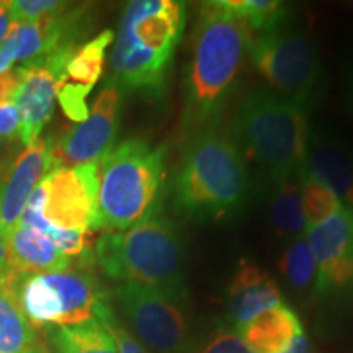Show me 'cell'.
Wrapping results in <instances>:
<instances>
[{"label":"cell","mask_w":353,"mask_h":353,"mask_svg":"<svg viewBox=\"0 0 353 353\" xmlns=\"http://www.w3.org/2000/svg\"><path fill=\"white\" fill-rule=\"evenodd\" d=\"M306 170L353 211V151L322 130L309 131Z\"/></svg>","instance_id":"15"},{"label":"cell","mask_w":353,"mask_h":353,"mask_svg":"<svg viewBox=\"0 0 353 353\" xmlns=\"http://www.w3.org/2000/svg\"><path fill=\"white\" fill-rule=\"evenodd\" d=\"M306 241L317 267V296L353 294V211L342 208L324 223L307 228Z\"/></svg>","instance_id":"12"},{"label":"cell","mask_w":353,"mask_h":353,"mask_svg":"<svg viewBox=\"0 0 353 353\" xmlns=\"http://www.w3.org/2000/svg\"><path fill=\"white\" fill-rule=\"evenodd\" d=\"M121 101L123 90L108 79L97 95L87 120L69 128L57 139H51L54 169L97 164L113 148L120 130Z\"/></svg>","instance_id":"10"},{"label":"cell","mask_w":353,"mask_h":353,"mask_svg":"<svg viewBox=\"0 0 353 353\" xmlns=\"http://www.w3.org/2000/svg\"><path fill=\"white\" fill-rule=\"evenodd\" d=\"M92 90L83 88L81 85L70 82H59L57 83V100H59L61 108L65 113L69 120L82 123L88 118V107H87V97Z\"/></svg>","instance_id":"26"},{"label":"cell","mask_w":353,"mask_h":353,"mask_svg":"<svg viewBox=\"0 0 353 353\" xmlns=\"http://www.w3.org/2000/svg\"><path fill=\"white\" fill-rule=\"evenodd\" d=\"M101 322L107 325L110 334H112L118 353H148L143 343H141L138 339H136L134 335L118 321L114 311L108 312V314L101 319Z\"/></svg>","instance_id":"29"},{"label":"cell","mask_w":353,"mask_h":353,"mask_svg":"<svg viewBox=\"0 0 353 353\" xmlns=\"http://www.w3.org/2000/svg\"><path fill=\"white\" fill-rule=\"evenodd\" d=\"M15 298L32 327H65L101 321L113 311L107 293L87 270L21 276Z\"/></svg>","instance_id":"7"},{"label":"cell","mask_w":353,"mask_h":353,"mask_svg":"<svg viewBox=\"0 0 353 353\" xmlns=\"http://www.w3.org/2000/svg\"><path fill=\"white\" fill-rule=\"evenodd\" d=\"M342 85H343V99H345V105L348 112L353 114V57L352 59H348L345 69H343Z\"/></svg>","instance_id":"34"},{"label":"cell","mask_w":353,"mask_h":353,"mask_svg":"<svg viewBox=\"0 0 353 353\" xmlns=\"http://www.w3.org/2000/svg\"><path fill=\"white\" fill-rule=\"evenodd\" d=\"M285 353H314V348H312L311 342H309V339L306 337V334H304L303 330V332L291 342V345Z\"/></svg>","instance_id":"35"},{"label":"cell","mask_w":353,"mask_h":353,"mask_svg":"<svg viewBox=\"0 0 353 353\" xmlns=\"http://www.w3.org/2000/svg\"><path fill=\"white\" fill-rule=\"evenodd\" d=\"M103 273L121 283L187 293V250L180 228L157 213L123 231H105L95 244Z\"/></svg>","instance_id":"5"},{"label":"cell","mask_w":353,"mask_h":353,"mask_svg":"<svg viewBox=\"0 0 353 353\" xmlns=\"http://www.w3.org/2000/svg\"><path fill=\"white\" fill-rule=\"evenodd\" d=\"M3 241L13 270L20 276L65 272L72 263L50 239L32 229L17 226Z\"/></svg>","instance_id":"17"},{"label":"cell","mask_w":353,"mask_h":353,"mask_svg":"<svg viewBox=\"0 0 353 353\" xmlns=\"http://www.w3.org/2000/svg\"><path fill=\"white\" fill-rule=\"evenodd\" d=\"M121 311L136 339L156 353H192L195 335L188 317L187 293L121 283L117 290Z\"/></svg>","instance_id":"9"},{"label":"cell","mask_w":353,"mask_h":353,"mask_svg":"<svg viewBox=\"0 0 353 353\" xmlns=\"http://www.w3.org/2000/svg\"><path fill=\"white\" fill-rule=\"evenodd\" d=\"M54 169L51 139L38 138L26 145L0 185V237L6 239L19 226L21 213L44 176Z\"/></svg>","instance_id":"14"},{"label":"cell","mask_w":353,"mask_h":353,"mask_svg":"<svg viewBox=\"0 0 353 353\" xmlns=\"http://www.w3.org/2000/svg\"><path fill=\"white\" fill-rule=\"evenodd\" d=\"M13 26H15V21H13L10 10H8V0H0V48L6 43Z\"/></svg>","instance_id":"33"},{"label":"cell","mask_w":353,"mask_h":353,"mask_svg":"<svg viewBox=\"0 0 353 353\" xmlns=\"http://www.w3.org/2000/svg\"><path fill=\"white\" fill-rule=\"evenodd\" d=\"M39 187L43 190L41 214L52 226L79 232L100 229L97 164L57 167L44 176Z\"/></svg>","instance_id":"11"},{"label":"cell","mask_w":353,"mask_h":353,"mask_svg":"<svg viewBox=\"0 0 353 353\" xmlns=\"http://www.w3.org/2000/svg\"><path fill=\"white\" fill-rule=\"evenodd\" d=\"M250 195L249 167L231 136L218 126L190 132L172 185L176 213L196 223L231 219Z\"/></svg>","instance_id":"2"},{"label":"cell","mask_w":353,"mask_h":353,"mask_svg":"<svg viewBox=\"0 0 353 353\" xmlns=\"http://www.w3.org/2000/svg\"><path fill=\"white\" fill-rule=\"evenodd\" d=\"M252 37L226 0L201 6L183 72V123L190 132L218 126L249 57Z\"/></svg>","instance_id":"1"},{"label":"cell","mask_w":353,"mask_h":353,"mask_svg":"<svg viewBox=\"0 0 353 353\" xmlns=\"http://www.w3.org/2000/svg\"><path fill=\"white\" fill-rule=\"evenodd\" d=\"M283 296L276 281L255 263L241 262L228 288L226 311L234 330H241L268 309L281 306Z\"/></svg>","instance_id":"16"},{"label":"cell","mask_w":353,"mask_h":353,"mask_svg":"<svg viewBox=\"0 0 353 353\" xmlns=\"http://www.w3.org/2000/svg\"><path fill=\"white\" fill-rule=\"evenodd\" d=\"M20 275L13 270L10 259H8L7 245L6 241L0 237V286H6L7 290H10L15 294V286L19 283Z\"/></svg>","instance_id":"31"},{"label":"cell","mask_w":353,"mask_h":353,"mask_svg":"<svg viewBox=\"0 0 353 353\" xmlns=\"http://www.w3.org/2000/svg\"><path fill=\"white\" fill-rule=\"evenodd\" d=\"M280 270L285 280L296 291H304L316 283V260L304 237L294 239L286 247L280 260Z\"/></svg>","instance_id":"25"},{"label":"cell","mask_w":353,"mask_h":353,"mask_svg":"<svg viewBox=\"0 0 353 353\" xmlns=\"http://www.w3.org/2000/svg\"><path fill=\"white\" fill-rule=\"evenodd\" d=\"M76 51H57L21 65V82L13 101L20 112L21 143L30 145L51 120L57 100V83L65 77V65Z\"/></svg>","instance_id":"13"},{"label":"cell","mask_w":353,"mask_h":353,"mask_svg":"<svg viewBox=\"0 0 353 353\" xmlns=\"http://www.w3.org/2000/svg\"><path fill=\"white\" fill-rule=\"evenodd\" d=\"M192 353H252L234 329L216 327Z\"/></svg>","instance_id":"28"},{"label":"cell","mask_w":353,"mask_h":353,"mask_svg":"<svg viewBox=\"0 0 353 353\" xmlns=\"http://www.w3.org/2000/svg\"><path fill=\"white\" fill-rule=\"evenodd\" d=\"M20 134V112L13 100L0 103V139H13Z\"/></svg>","instance_id":"30"},{"label":"cell","mask_w":353,"mask_h":353,"mask_svg":"<svg viewBox=\"0 0 353 353\" xmlns=\"http://www.w3.org/2000/svg\"><path fill=\"white\" fill-rule=\"evenodd\" d=\"M301 175L280 180L268 190V219L276 236L288 241L304 237L307 231L301 203Z\"/></svg>","instance_id":"19"},{"label":"cell","mask_w":353,"mask_h":353,"mask_svg":"<svg viewBox=\"0 0 353 353\" xmlns=\"http://www.w3.org/2000/svg\"><path fill=\"white\" fill-rule=\"evenodd\" d=\"M2 152H3V141L0 139V156H2Z\"/></svg>","instance_id":"38"},{"label":"cell","mask_w":353,"mask_h":353,"mask_svg":"<svg viewBox=\"0 0 353 353\" xmlns=\"http://www.w3.org/2000/svg\"><path fill=\"white\" fill-rule=\"evenodd\" d=\"M20 82L21 74L19 68L0 74V103H6V101L15 99L17 92L20 88Z\"/></svg>","instance_id":"32"},{"label":"cell","mask_w":353,"mask_h":353,"mask_svg":"<svg viewBox=\"0 0 353 353\" xmlns=\"http://www.w3.org/2000/svg\"><path fill=\"white\" fill-rule=\"evenodd\" d=\"M37 345V332L15 294L0 286V353H25Z\"/></svg>","instance_id":"21"},{"label":"cell","mask_w":353,"mask_h":353,"mask_svg":"<svg viewBox=\"0 0 353 353\" xmlns=\"http://www.w3.org/2000/svg\"><path fill=\"white\" fill-rule=\"evenodd\" d=\"M187 25L182 0H134L123 12L112 51V81L121 90L159 99Z\"/></svg>","instance_id":"3"},{"label":"cell","mask_w":353,"mask_h":353,"mask_svg":"<svg viewBox=\"0 0 353 353\" xmlns=\"http://www.w3.org/2000/svg\"><path fill=\"white\" fill-rule=\"evenodd\" d=\"M25 353H50V352H46L44 350L43 347H39V345H37V347H33V348H30L28 352H25Z\"/></svg>","instance_id":"37"},{"label":"cell","mask_w":353,"mask_h":353,"mask_svg":"<svg viewBox=\"0 0 353 353\" xmlns=\"http://www.w3.org/2000/svg\"><path fill=\"white\" fill-rule=\"evenodd\" d=\"M301 203L307 228L324 223L343 208L339 198L307 170L301 175Z\"/></svg>","instance_id":"24"},{"label":"cell","mask_w":353,"mask_h":353,"mask_svg":"<svg viewBox=\"0 0 353 353\" xmlns=\"http://www.w3.org/2000/svg\"><path fill=\"white\" fill-rule=\"evenodd\" d=\"M12 65H13V59L2 50V48H0V74L10 70Z\"/></svg>","instance_id":"36"},{"label":"cell","mask_w":353,"mask_h":353,"mask_svg":"<svg viewBox=\"0 0 353 353\" xmlns=\"http://www.w3.org/2000/svg\"><path fill=\"white\" fill-rule=\"evenodd\" d=\"M309 108L257 88L244 97L232 123L234 143L268 187L306 170Z\"/></svg>","instance_id":"4"},{"label":"cell","mask_w":353,"mask_h":353,"mask_svg":"<svg viewBox=\"0 0 353 353\" xmlns=\"http://www.w3.org/2000/svg\"><path fill=\"white\" fill-rule=\"evenodd\" d=\"M65 2L56 0H8V10L15 23H32L61 10Z\"/></svg>","instance_id":"27"},{"label":"cell","mask_w":353,"mask_h":353,"mask_svg":"<svg viewBox=\"0 0 353 353\" xmlns=\"http://www.w3.org/2000/svg\"><path fill=\"white\" fill-rule=\"evenodd\" d=\"M226 6L249 25L254 34L286 23L293 12L290 3L276 0H226Z\"/></svg>","instance_id":"23"},{"label":"cell","mask_w":353,"mask_h":353,"mask_svg":"<svg viewBox=\"0 0 353 353\" xmlns=\"http://www.w3.org/2000/svg\"><path fill=\"white\" fill-rule=\"evenodd\" d=\"M249 59L272 92L309 108L321 87L322 65L314 43L291 20L255 33Z\"/></svg>","instance_id":"8"},{"label":"cell","mask_w":353,"mask_h":353,"mask_svg":"<svg viewBox=\"0 0 353 353\" xmlns=\"http://www.w3.org/2000/svg\"><path fill=\"white\" fill-rule=\"evenodd\" d=\"M99 226L123 231L161 213L165 195V145L131 138L113 145L97 162Z\"/></svg>","instance_id":"6"},{"label":"cell","mask_w":353,"mask_h":353,"mask_svg":"<svg viewBox=\"0 0 353 353\" xmlns=\"http://www.w3.org/2000/svg\"><path fill=\"white\" fill-rule=\"evenodd\" d=\"M54 353H118L107 325L99 319L46 329Z\"/></svg>","instance_id":"20"},{"label":"cell","mask_w":353,"mask_h":353,"mask_svg":"<svg viewBox=\"0 0 353 353\" xmlns=\"http://www.w3.org/2000/svg\"><path fill=\"white\" fill-rule=\"evenodd\" d=\"M301 332L296 312L285 304L268 309L237 330L252 353H285Z\"/></svg>","instance_id":"18"},{"label":"cell","mask_w":353,"mask_h":353,"mask_svg":"<svg viewBox=\"0 0 353 353\" xmlns=\"http://www.w3.org/2000/svg\"><path fill=\"white\" fill-rule=\"evenodd\" d=\"M113 38L114 33L112 30H105L99 37L79 46L65 65L64 81L92 90L103 72L105 54L110 44L113 43Z\"/></svg>","instance_id":"22"}]
</instances>
